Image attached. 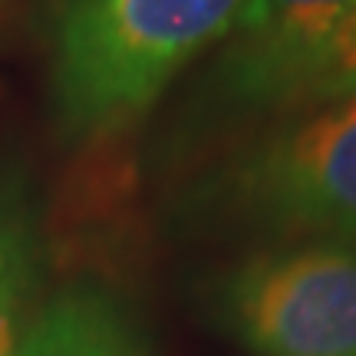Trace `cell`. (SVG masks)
I'll use <instances>...</instances> for the list:
<instances>
[{
    "mask_svg": "<svg viewBox=\"0 0 356 356\" xmlns=\"http://www.w3.org/2000/svg\"><path fill=\"white\" fill-rule=\"evenodd\" d=\"M40 234L20 181H0V356H13L30 323Z\"/></svg>",
    "mask_w": 356,
    "mask_h": 356,
    "instance_id": "cell-6",
    "label": "cell"
},
{
    "mask_svg": "<svg viewBox=\"0 0 356 356\" xmlns=\"http://www.w3.org/2000/svg\"><path fill=\"white\" fill-rule=\"evenodd\" d=\"M13 356H149L132 314L106 287L60 291L26 323Z\"/></svg>",
    "mask_w": 356,
    "mask_h": 356,
    "instance_id": "cell-5",
    "label": "cell"
},
{
    "mask_svg": "<svg viewBox=\"0 0 356 356\" xmlns=\"http://www.w3.org/2000/svg\"><path fill=\"white\" fill-rule=\"evenodd\" d=\"M215 314L257 356H356V241L248 257L218 280Z\"/></svg>",
    "mask_w": 356,
    "mask_h": 356,
    "instance_id": "cell-3",
    "label": "cell"
},
{
    "mask_svg": "<svg viewBox=\"0 0 356 356\" xmlns=\"http://www.w3.org/2000/svg\"><path fill=\"white\" fill-rule=\"evenodd\" d=\"M198 204L270 241H356V96L300 109L204 178Z\"/></svg>",
    "mask_w": 356,
    "mask_h": 356,
    "instance_id": "cell-2",
    "label": "cell"
},
{
    "mask_svg": "<svg viewBox=\"0 0 356 356\" xmlns=\"http://www.w3.org/2000/svg\"><path fill=\"white\" fill-rule=\"evenodd\" d=\"M248 0H63L56 106L70 132L113 136L238 26Z\"/></svg>",
    "mask_w": 356,
    "mask_h": 356,
    "instance_id": "cell-1",
    "label": "cell"
},
{
    "mask_svg": "<svg viewBox=\"0 0 356 356\" xmlns=\"http://www.w3.org/2000/svg\"><path fill=\"white\" fill-rule=\"evenodd\" d=\"M353 10L356 0H248L225 60L231 96L284 109L297 73Z\"/></svg>",
    "mask_w": 356,
    "mask_h": 356,
    "instance_id": "cell-4",
    "label": "cell"
},
{
    "mask_svg": "<svg viewBox=\"0 0 356 356\" xmlns=\"http://www.w3.org/2000/svg\"><path fill=\"white\" fill-rule=\"evenodd\" d=\"M356 96V10L330 33L304 70L297 73L284 113H300L314 106H330Z\"/></svg>",
    "mask_w": 356,
    "mask_h": 356,
    "instance_id": "cell-7",
    "label": "cell"
}]
</instances>
